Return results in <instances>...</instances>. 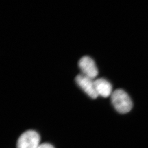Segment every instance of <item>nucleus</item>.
Here are the masks:
<instances>
[{"mask_svg":"<svg viewBox=\"0 0 148 148\" xmlns=\"http://www.w3.org/2000/svg\"><path fill=\"white\" fill-rule=\"evenodd\" d=\"M111 101L116 110L121 114L127 113L132 108V99L123 90L114 91L111 95Z\"/></svg>","mask_w":148,"mask_h":148,"instance_id":"1","label":"nucleus"},{"mask_svg":"<svg viewBox=\"0 0 148 148\" xmlns=\"http://www.w3.org/2000/svg\"><path fill=\"white\" fill-rule=\"evenodd\" d=\"M40 137L37 132L28 130L23 133L17 143V148H38L40 145Z\"/></svg>","mask_w":148,"mask_h":148,"instance_id":"2","label":"nucleus"},{"mask_svg":"<svg viewBox=\"0 0 148 148\" xmlns=\"http://www.w3.org/2000/svg\"><path fill=\"white\" fill-rule=\"evenodd\" d=\"M75 81L77 84L89 97L95 99L98 97L95 89L94 79L87 77L84 74H79L76 77Z\"/></svg>","mask_w":148,"mask_h":148,"instance_id":"3","label":"nucleus"},{"mask_svg":"<svg viewBox=\"0 0 148 148\" xmlns=\"http://www.w3.org/2000/svg\"><path fill=\"white\" fill-rule=\"evenodd\" d=\"M78 65L82 74L87 77L95 79L98 75V69L95 62L89 56L82 57L79 61Z\"/></svg>","mask_w":148,"mask_h":148,"instance_id":"4","label":"nucleus"},{"mask_svg":"<svg viewBox=\"0 0 148 148\" xmlns=\"http://www.w3.org/2000/svg\"><path fill=\"white\" fill-rule=\"evenodd\" d=\"M95 89L98 96L108 97L112 95V85L109 82L103 78L97 79L95 80Z\"/></svg>","mask_w":148,"mask_h":148,"instance_id":"5","label":"nucleus"},{"mask_svg":"<svg viewBox=\"0 0 148 148\" xmlns=\"http://www.w3.org/2000/svg\"><path fill=\"white\" fill-rule=\"evenodd\" d=\"M38 148H55L53 145L49 143H43V144H40Z\"/></svg>","mask_w":148,"mask_h":148,"instance_id":"6","label":"nucleus"}]
</instances>
